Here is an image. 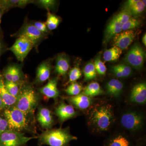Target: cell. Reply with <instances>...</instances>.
Masks as SVG:
<instances>
[{
	"instance_id": "cell-44",
	"label": "cell",
	"mask_w": 146,
	"mask_h": 146,
	"mask_svg": "<svg viewBox=\"0 0 146 146\" xmlns=\"http://www.w3.org/2000/svg\"><path fill=\"white\" fill-rule=\"evenodd\" d=\"M0 56H1V54H0Z\"/></svg>"
},
{
	"instance_id": "cell-30",
	"label": "cell",
	"mask_w": 146,
	"mask_h": 146,
	"mask_svg": "<svg viewBox=\"0 0 146 146\" xmlns=\"http://www.w3.org/2000/svg\"><path fill=\"white\" fill-rule=\"evenodd\" d=\"M144 6L142 1H138L135 4L127 11V12L130 13L131 15L137 16L141 14L145 9Z\"/></svg>"
},
{
	"instance_id": "cell-18",
	"label": "cell",
	"mask_w": 146,
	"mask_h": 146,
	"mask_svg": "<svg viewBox=\"0 0 146 146\" xmlns=\"http://www.w3.org/2000/svg\"><path fill=\"white\" fill-rule=\"evenodd\" d=\"M0 97L6 108L13 106L16 104L17 98L9 94L6 89L2 76L0 75Z\"/></svg>"
},
{
	"instance_id": "cell-29",
	"label": "cell",
	"mask_w": 146,
	"mask_h": 146,
	"mask_svg": "<svg viewBox=\"0 0 146 146\" xmlns=\"http://www.w3.org/2000/svg\"><path fill=\"white\" fill-rule=\"evenodd\" d=\"M6 89L11 95L17 98L20 93L21 88H19L18 83L4 80Z\"/></svg>"
},
{
	"instance_id": "cell-16",
	"label": "cell",
	"mask_w": 146,
	"mask_h": 146,
	"mask_svg": "<svg viewBox=\"0 0 146 146\" xmlns=\"http://www.w3.org/2000/svg\"><path fill=\"white\" fill-rule=\"evenodd\" d=\"M68 100L71 104L80 110L86 109L92 103L91 97L83 94H79L77 96L69 97Z\"/></svg>"
},
{
	"instance_id": "cell-9",
	"label": "cell",
	"mask_w": 146,
	"mask_h": 146,
	"mask_svg": "<svg viewBox=\"0 0 146 146\" xmlns=\"http://www.w3.org/2000/svg\"><path fill=\"white\" fill-rule=\"evenodd\" d=\"M45 35L39 31L33 24L27 23L22 27L18 36H25L34 44V46H36L44 39Z\"/></svg>"
},
{
	"instance_id": "cell-19",
	"label": "cell",
	"mask_w": 146,
	"mask_h": 146,
	"mask_svg": "<svg viewBox=\"0 0 146 146\" xmlns=\"http://www.w3.org/2000/svg\"><path fill=\"white\" fill-rule=\"evenodd\" d=\"M51 66L48 61H44L38 66L36 70V82L41 83L49 78Z\"/></svg>"
},
{
	"instance_id": "cell-33",
	"label": "cell",
	"mask_w": 146,
	"mask_h": 146,
	"mask_svg": "<svg viewBox=\"0 0 146 146\" xmlns=\"http://www.w3.org/2000/svg\"><path fill=\"white\" fill-rule=\"evenodd\" d=\"M81 71L78 67L72 68L69 72V82H74L81 77Z\"/></svg>"
},
{
	"instance_id": "cell-38",
	"label": "cell",
	"mask_w": 146,
	"mask_h": 146,
	"mask_svg": "<svg viewBox=\"0 0 146 146\" xmlns=\"http://www.w3.org/2000/svg\"><path fill=\"white\" fill-rule=\"evenodd\" d=\"M9 129L8 123L3 114H0V134Z\"/></svg>"
},
{
	"instance_id": "cell-22",
	"label": "cell",
	"mask_w": 146,
	"mask_h": 146,
	"mask_svg": "<svg viewBox=\"0 0 146 146\" xmlns=\"http://www.w3.org/2000/svg\"><path fill=\"white\" fill-rule=\"evenodd\" d=\"M106 88L108 94L114 97H117L121 93L123 85L118 80L113 79L108 82Z\"/></svg>"
},
{
	"instance_id": "cell-42",
	"label": "cell",
	"mask_w": 146,
	"mask_h": 146,
	"mask_svg": "<svg viewBox=\"0 0 146 146\" xmlns=\"http://www.w3.org/2000/svg\"><path fill=\"white\" fill-rule=\"evenodd\" d=\"M143 43L144 45L145 46H146V35L145 34L143 36Z\"/></svg>"
},
{
	"instance_id": "cell-2",
	"label": "cell",
	"mask_w": 146,
	"mask_h": 146,
	"mask_svg": "<svg viewBox=\"0 0 146 146\" xmlns=\"http://www.w3.org/2000/svg\"><path fill=\"white\" fill-rule=\"evenodd\" d=\"M3 112L9 130L21 132L30 130V117L14 106L5 108Z\"/></svg>"
},
{
	"instance_id": "cell-14",
	"label": "cell",
	"mask_w": 146,
	"mask_h": 146,
	"mask_svg": "<svg viewBox=\"0 0 146 146\" xmlns=\"http://www.w3.org/2000/svg\"><path fill=\"white\" fill-rule=\"evenodd\" d=\"M37 120L43 128L50 129L52 127L54 119L52 112L48 108H41L38 110Z\"/></svg>"
},
{
	"instance_id": "cell-28",
	"label": "cell",
	"mask_w": 146,
	"mask_h": 146,
	"mask_svg": "<svg viewBox=\"0 0 146 146\" xmlns=\"http://www.w3.org/2000/svg\"><path fill=\"white\" fill-rule=\"evenodd\" d=\"M108 146H131V145L126 137L122 135H119L111 139Z\"/></svg>"
},
{
	"instance_id": "cell-4",
	"label": "cell",
	"mask_w": 146,
	"mask_h": 146,
	"mask_svg": "<svg viewBox=\"0 0 146 146\" xmlns=\"http://www.w3.org/2000/svg\"><path fill=\"white\" fill-rule=\"evenodd\" d=\"M114 120L112 106L109 104L99 106L91 112L90 121L91 124L100 131L108 130Z\"/></svg>"
},
{
	"instance_id": "cell-11",
	"label": "cell",
	"mask_w": 146,
	"mask_h": 146,
	"mask_svg": "<svg viewBox=\"0 0 146 146\" xmlns=\"http://www.w3.org/2000/svg\"><path fill=\"white\" fill-rule=\"evenodd\" d=\"M55 113L61 123L72 119L76 115V112L73 106L67 104L63 102H61L56 108Z\"/></svg>"
},
{
	"instance_id": "cell-3",
	"label": "cell",
	"mask_w": 146,
	"mask_h": 146,
	"mask_svg": "<svg viewBox=\"0 0 146 146\" xmlns=\"http://www.w3.org/2000/svg\"><path fill=\"white\" fill-rule=\"evenodd\" d=\"M39 101V97L33 87L25 85L21 87L14 106L31 117L34 114Z\"/></svg>"
},
{
	"instance_id": "cell-40",
	"label": "cell",
	"mask_w": 146,
	"mask_h": 146,
	"mask_svg": "<svg viewBox=\"0 0 146 146\" xmlns=\"http://www.w3.org/2000/svg\"><path fill=\"white\" fill-rule=\"evenodd\" d=\"M4 50V46L1 40L0 39V54H2Z\"/></svg>"
},
{
	"instance_id": "cell-5",
	"label": "cell",
	"mask_w": 146,
	"mask_h": 146,
	"mask_svg": "<svg viewBox=\"0 0 146 146\" xmlns=\"http://www.w3.org/2000/svg\"><path fill=\"white\" fill-rule=\"evenodd\" d=\"M37 137H28L23 132L7 130L0 134V146H24Z\"/></svg>"
},
{
	"instance_id": "cell-8",
	"label": "cell",
	"mask_w": 146,
	"mask_h": 146,
	"mask_svg": "<svg viewBox=\"0 0 146 146\" xmlns=\"http://www.w3.org/2000/svg\"><path fill=\"white\" fill-rule=\"evenodd\" d=\"M121 123L122 125L126 129L134 131L142 127L143 118L141 114L137 112H128L122 115Z\"/></svg>"
},
{
	"instance_id": "cell-17",
	"label": "cell",
	"mask_w": 146,
	"mask_h": 146,
	"mask_svg": "<svg viewBox=\"0 0 146 146\" xmlns=\"http://www.w3.org/2000/svg\"><path fill=\"white\" fill-rule=\"evenodd\" d=\"M122 25L117 21L115 17L112 19L108 25L105 31V42H108L116 35L123 31Z\"/></svg>"
},
{
	"instance_id": "cell-25",
	"label": "cell",
	"mask_w": 146,
	"mask_h": 146,
	"mask_svg": "<svg viewBox=\"0 0 146 146\" xmlns=\"http://www.w3.org/2000/svg\"><path fill=\"white\" fill-rule=\"evenodd\" d=\"M103 93L99 84L97 82H93L84 88L83 94L91 98L102 95Z\"/></svg>"
},
{
	"instance_id": "cell-32",
	"label": "cell",
	"mask_w": 146,
	"mask_h": 146,
	"mask_svg": "<svg viewBox=\"0 0 146 146\" xmlns=\"http://www.w3.org/2000/svg\"><path fill=\"white\" fill-rule=\"evenodd\" d=\"M96 72L100 75H104L107 70L106 66L102 61L100 55L97 56L94 63Z\"/></svg>"
},
{
	"instance_id": "cell-21",
	"label": "cell",
	"mask_w": 146,
	"mask_h": 146,
	"mask_svg": "<svg viewBox=\"0 0 146 146\" xmlns=\"http://www.w3.org/2000/svg\"><path fill=\"white\" fill-rule=\"evenodd\" d=\"M33 2L34 1L30 0H0V8L5 13L13 7L24 8Z\"/></svg>"
},
{
	"instance_id": "cell-27",
	"label": "cell",
	"mask_w": 146,
	"mask_h": 146,
	"mask_svg": "<svg viewBox=\"0 0 146 146\" xmlns=\"http://www.w3.org/2000/svg\"><path fill=\"white\" fill-rule=\"evenodd\" d=\"M60 22V18L50 11L47 13V19L46 23L49 31H52L57 27Z\"/></svg>"
},
{
	"instance_id": "cell-34",
	"label": "cell",
	"mask_w": 146,
	"mask_h": 146,
	"mask_svg": "<svg viewBox=\"0 0 146 146\" xmlns=\"http://www.w3.org/2000/svg\"><path fill=\"white\" fill-rule=\"evenodd\" d=\"M140 25V22L135 18H131L130 19L125 23L122 26L123 31L130 30L136 28Z\"/></svg>"
},
{
	"instance_id": "cell-1",
	"label": "cell",
	"mask_w": 146,
	"mask_h": 146,
	"mask_svg": "<svg viewBox=\"0 0 146 146\" xmlns=\"http://www.w3.org/2000/svg\"><path fill=\"white\" fill-rule=\"evenodd\" d=\"M38 138L39 146H69L71 141L77 139L71 134L68 128L48 129L42 132Z\"/></svg>"
},
{
	"instance_id": "cell-6",
	"label": "cell",
	"mask_w": 146,
	"mask_h": 146,
	"mask_svg": "<svg viewBox=\"0 0 146 146\" xmlns=\"http://www.w3.org/2000/svg\"><path fill=\"white\" fill-rule=\"evenodd\" d=\"M34 45L25 36H18L14 44L9 50L12 52L19 61L23 62Z\"/></svg>"
},
{
	"instance_id": "cell-41",
	"label": "cell",
	"mask_w": 146,
	"mask_h": 146,
	"mask_svg": "<svg viewBox=\"0 0 146 146\" xmlns=\"http://www.w3.org/2000/svg\"><path fill=\"white\" fill-rule=\"evenodd\" d=\"M4 12L0 8V30H1V19L2 18L3 14H4Z\"/></svg>"
},
{
	"instance_id": "cell-43",
	"label": "cell",
	"mask_w": 146,
	"mask_h": 146,
	"mask_svg": "<svg viewBox=\"0 0 146 146\" xmlns=\"http://www.w3.org/2000/svg\"><path fill=\"white\" fill-rule=\"evenodd\" d=\"M146 1H142V3H143V4L145 7L146 6Z\"/></svg>"
},
{
	"instance_id": "cell-31",
	"label": "cell",
	"mask_w": 146,
	"mask_h": 146,
	"mask_svg": "<svg viewBox=\"0 0 146 146\" xmlns=\"http://www.w3.org/2000/svg\"><path fill=\"white\" fill-rule=\"evenodd\" d=\"M82 86L77 82H72L68 86L65 92L70 96H76L80 94L82 90Z\"/></svg>"
},
{
	"instance_id": "cell-7",
	"label": "cell",
	"mask_w": 146,
	"mask_h": 146,
	"mask_svg": "<svg viewBox=\"0 0 146 146\" xmlns=\"http://www.w3.org/2000/svg\"><path fill=\"white\" fill-rule=\"evenodd\" d=\"M145 57L143 49L138 44L133 46L126 55L124 61L127 64L137 70L143 67Z\"/></svg>"
},
{
	"instance_id": "cell-23",
	"label": "cell",
	"mask_w": 146,
	"mask_h": 146,
	"mask_svg": "<svg viewBox=\"0 0 146 146\" xmlns=\"http://www.w3.org/2000/svg\"><path fill=\"white\" fill-rule=\"evenodd\" d=\"M112 72L118 78H125L130 76L132 72L129 65L121 64L113 66L111 69Z\"/></svg>"
},
{
	"instance_id": "cell-13",
	"label": "cell",
	"mask_w": 146,
	"mask_h": 146,
	"mask_svg": "<svg viewBox=\"0 0 146 146\" xmlns=\"http://www.w3.org/2000/svg\"><path fill=\"white\" fill-rule=\"evenodd\" d=\"M130 100L139 104H144L146 102V84L145 82L137 84L131 92Z\"/></svg>"
},
{
	"instance_id": "cell-35",
	"label": "cell",
	"mask_w": 146,
	"mask_h": 146,
	"mask_svg": "<svg viewBox=\"0 0 146 146\" xmlns=\"http://www.w3.org/2000/svg\"><path fill=\"white\" fill-rule=\"evenodd\" d=\"M131 15L128 12L124 11L120 12L115 17L118 22L123 25L127 23L130 19L131 18Z\"/></svg>"
},
{
	"instance_id": "cell-15",
	"label": "cell",
	"mask_w": 146,
	"mask_h": 146,
	"mask_svg": "<svg viewBox=\"0 0 146 146\" xmlns=\"http://www.w3.org/2000/svg\"><path fill=\"white\" fill-rule=\"evenodd\" d=\"M57 84V78L51 79L45 86L39 89L40 93L47 98L56 99L59 95Z\"/></svg>"
},
{
	"instance_id": "cell-26",
	"label": "cell",
	"mask_w": 146,
	"mask_h": 146,
	"mask_svg": "<svg viewBox=\"0 0 146 146\" xmlns=\"http://www.w3.org/2000/svg\"><path fill=\"white\" fill-rule=\"evenodd\" d=\"M84 80L89 81L96 78L97 72L93 63H88L84 67L83 70Z\"/></svg>"
},
{
	"instance_id": "cell-36",
	"label": "cell",
	"mask_w": 146,
	"mask_h": 146,
	"mask_svg": "<svg viewBox=\"0 0 146 146\" xmlns=\"http://www.w3.org/2000/svg\"><path fill=\"white\" fill-rule=\"evenodd\" d=\"M39 5L47 10H51L54 8L56 3V1L54 0H40L37 1Z\"/></svg>"
},
{
	"instance_id": "cell-10",
	"label": "cell",
	"mask_w": 146,
	"mask_h": 146,
	"mask_svg": "<svg viewBox=\"0 0 146 146\" xmlns=\"http://www.w3.org/2000/svg\"><path fill=\"white\" fill-rule=\"evenodd\" d=\"M135 36V33L132 30L121 32L113 37L114 45L121 50L126 49L132 43Z\"/></svg>"
},
{
	"instance_id": "cell-12",
	"label": "cell",
	"mask_w": 146,
	"mask_h": 146,
	"mask_svg": "<svg viewBox=\"0 0 146 146\" xmlns=\"http://www.w3.org/2000/svg\"><path fill=\"white\" fill-rule=\"evenodd\" d=\"M3 76L6 81L18 83L23 78V74L20 66L11 65L4 70Z\"/></svg>"
},
{
	"instance_id": "cell-20",
	"label": "cell",
	"mask_w": 146,
	"mask_h": 146,
	"mask_svg": "<svg viewBox=\"0 0 146 146\" xmlns=\"http://www.w3.org/2000/svg\"><path fill=\"white\" fill-rule=\"evenodd\" d=\"M70 68V60L65 54H60L56 58L55 67L56 73L60 76H65Z\"/></svg>"
},
{
	"instance_id": "cell-37",
	"label": "cell",
	"mask_w": 146,
	"mask_h": 146,
	"mask_svg": "<svg viewBox=\"0 0 146 146\" xmlns=\"http://www.w3.org/2000/svg\"><path fill=\"white\" fill-rule=\"evenodd\" d=\"M39 31L45 34H46L49 31V30L47 28L46 23L40 22V21H36L33 23Z\"/></svg>"
},
{
	"instance_id": "cell-24",
	"label": "cell",
	"mask_w": 146,
	"mask_h": 146,
	"mask_svg": "<svg viewBox=\"0 0 146 146\" xmlns=\"http://www.w3.org/2000/svg\"><path fill=\"white\" fill-rule=\"evenodd\" d=\"M122 53V51L121 49L114 46L104 52L103 55L104 59L107 62L117 61L119 58Z\"/></svg>"
},
{
	"instance_id": "cell-39",
	"label": "cell",
	"mask_w": 146,
	"mask_h": 146,
	"mask_svg": "<svg viewBox=\"0 0 146 146\" xmlns=\"http://www.w3.org/2000/svg\"><path fill=\"white\" fill-rule=\"evenodd\" d=\"M5 105L3 102L2 100L0 97V112H3L4 110L5 109Z\"/></svg>"
}]
</instances>
